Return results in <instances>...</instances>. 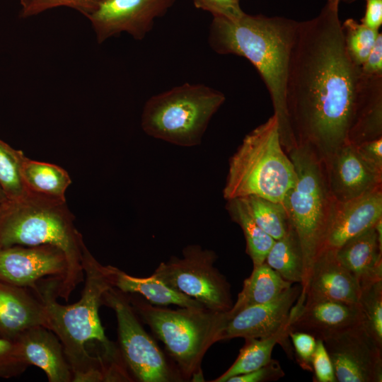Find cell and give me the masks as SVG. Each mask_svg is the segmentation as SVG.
Segmentation results:
<instances>
[{
    "label": "cell",
    "mask_w": 382,
    "mask_h": 382,
    "mask_svg": "<svg viewBox=\"0 0 382 382\" xmlns=\"http://www.w3.org/2000/svg\"><path fill=\"white\" fill-rule=\"evenodd\" d=\"M345 45L352 62L360 66L366 60L380 33L353 18L342 23Z\"/></svg>",
    "instance_id": "cell-31"
},
{
    "label": "cell",
    "mask_w": 382,
    "mask_h": 382,
    "mask_svg": "<svg viewBox=\"0 0 382 382\" xmlns=\"http://www.w3.org/2000/svg\"><path fill=\"white\" fill-rule=\"evenodd\" d=\"M38 325L48 329L50 326L41 300L29 289L0 280V337L13 341L25 330Z\"/></svg>",
    "instance_id": "cell-20"
},
{
    "label": "cell",
    "mask_w": 382,
    "mask_h": 382,
    "mask_svg": "<svg viewBox=\"0 0 382 382\" xmlns=\"http://www.w3.org/2000/svg\"><path fill=\"white\" fill-rule=\"evenodd\" d=\"M335 253L360 288L382 279V241L374 226L347 241Z\"/></svg>",
    "instance_id": "cell-22"
},
{
    "label": "cell",
    "mask_w": 382,
    "mask_h": 382,
    "mask_svg": "<svg viewBox=\"0 0 382 382\" xmlns=\"http://www.w3.org/2000/svg\"><path fill=\"white\" fill-rule=\"evenodd\" d=\"M226 209L232 221L241 228L246 242V252L253 267L265 261L274 239L262 231L251 216L243 198L226 200Z\"/></svg>",
    "instance_id": "cell-28"
},
{
    "label": "cell",
    "mask_w": 382,
    "mask_h": 382,
    "mask_svg": "<svg viewBox=\"0 0 382 382\" xmlns=\"http://www.w3.org/2000/svg\"><path fill=\"white\" fill-rule=\"evenodd\" d=\"M23 153L0 139V187L8 200L15 201L28 197L30 192L26 187L21 170Z\"/></svg>",
    "instance_id": "cell-30"
},
{
    "label": "cell",
    "mask_w": 382,
    "mask_h": 382,
    "mask_svg": "<svg viewBox=\"0 0 382 382\" xmlns=\"http://www.w3.org/2000/svg\"><path fill=\"white\" fill-rule=\"evenodd\" d=\"M357 0H340V1H343L347 4H352Z\"/></svg>",
    "instance_id": "cell-44"
},
{
    "label": "cell",
    "mask_w": 382,
    "mask_h": 382,
    "mask_svg": "<svg viewBox=\"0 0 382 382\" xmlns=\"http://www.w3.org/2000/svg\"><path fill=\"white\" fill-rule=\"evenodd\" d=\"M382 137V75L361 73L356 94L347 142L357 146Z\"/></svg>",
    "instance_id": "cell-21"
},
{
    "label": "cell",
    "mask_w": 382,
    "mask_h": 382,
    "mask_svg": "<svg viewBox=\"0 0 382 382\" xmlns=\"http://www.w3.org/2000/svg\"><path fill=\"white\" fill-rule=\"evenodd\" d=\"M313 381L316 382H337L334 367L324 343L317 340L312 361Z\"/></svg>",
    "instance_id": "cell-37"
},
{
    "label": "cell",
    "mask_w": 382,
    "mask_h": 382,
    "mask_svg": "<svg viewBox=\"0 0 382 382\" xmlns=\"http://www.w3.org/2000/svg\"><path fill=\"white\" fill-rule=\"evenodd\" d=\"M67 267L64 253L53 245H13L0 249V280L16 286L33 290L46 277L59 278L61 283Z\"/></svg>",
    "instance_id": "cell-13"
},
{
    "label": "cell",
    "mask_w": 382,
    "mask_h": 382,
    "mask_svg": "<svg viewBox=\"0 0 382 382\" xmlns=\"http://www.w3.org/2000/svg\"><path fill=\"white\" fill-rule=\"evenodd\" d=\"M381 219L382 187L350 200H334L320 250H337Z\"/></svg>",
    "instance_id": "cell-16"
},
{
    "label": "cell",
    "mask_w": 382,
    "mask_h": 382,
    "mask_svg": "<svg viewBox=\"0 0 382 382\" xmlns=\"http://www.w3.org/2000/svg\"><path fill=\"white\" fill-rule=\"evenodd\" d=\"M361 23L376 30L382 25V0H366V10Z\"/></svg>",
    "instance_id": "cell-41"
},
{
    "label": "cell",
    "mask_w": 382,
    "mask_h": 382,
    "mask_svg": "<svg viewBox=\"0 0 382 382\" xmlns=\"http://www.w3.org/2000/svg\"><path fill=\"white\" fill-rule=\"evenodd\" d=\"M85 244L66 201L34 192L8 200L0 209V249L13 245H50L63 251L67 272L57 294L68 301L83 278L82 248Z\"/></svg>",
    "instance_id": "cell-4"
},
{
    "label": "cell",
    "mask_w": 382,
    "mask_h": 382,
    "mask_svg": "<svg viewBox=\"0 0 382 382\" xmlns=\"http://www.w3.org/2000/svg\"><path fill=\"white\" fill-rule=\"evenodd\" d=\"M265 262L286 281L299 284L301 288L304 286L306 273L303 252L291 225L282 238L274 241Z\"/></svg>",
    "instance_id": "cell-27"
},
{
    "label": "cell",
    "mask_w": 382,
    "mask_h": 382,
    "mask_svg": "<svg viewBox=\"0 0 382 382\" xmlns=\"http://www.w3.org/2000/svg\"><path fill=\"white\" fill-rule=\"evenodd\" d=\"M361 72L347 54L338 11L327 4L299 21L285 86L289 125L296 146L326 163L348 144Z\"/></svg>",
    "instance_id": "cell-1"
},
{
    "label": "cell",
    "mask_w": 382,
    "mask_h": 382,
    "mask_svg": "<svg viewBox=\"0 0 382 382\" xmlns=\"http://www.w3.org/2000/svg\"><path fill=\"white\" fill-rule=\"evenodd\" d=\"M340 2V0H328L326 4L330 8L334 11H338Z\"/></svg>",
    "instance_id": "cell-42"
},
{
    "label": "cell",
    "mask_w": 382,
    "mask_h": 382,
    "mask_svg": "<svg viewBox=\"0 0 382 382\" xmlns=\"http://www.w3.org/2000/svg\"><path fill=\"white\" fill-rule=\"evenodd\" d=\"M354 146L364 162L376 173L382 175V137Z\"/></svg>",
    "instance_id": "cell-39"
},
{
    "label": "cell",
    "mask_w": 382,
    "mask_h": 382,
    "mask_svg": "<svg viewBox=\"0 0 382 382\" xmlns=\"http://www.w3.org/2000/svg\"><path fill=\"white\" fill-rule=\"evenodd\" d=\"M126 294L135 312L164 344L180 375L192 381H203L202 359L209 347L219 341L228 320L227 311L204 307L170 309L153 305L137 294Z\"/></svg>",
    "instance_id": "cell-6"
},
{
    "label": "cell",
    "mask_w": 382,
    "mask_h": 382,
    "mask_svg": "<svg viewBox=\"0 0 382 382\" xmlns=\"http://www.w3.org/2000/svg\"><path fill=\"white\" fill-rule=\"evenodd\" d=\"M296 182L282 204L300 242L305 265V284L321 250L334 202L328 187L325 165L308 148L296 146L288 154Z\"/></svg>",
    "instance_id": "cell-8"
},
{
    "label": "cell",
    "mask_w": 382,
    "mask_h": 382,
    "mask_svg": "<svg viewBox=\"0 0 382 382\" xmlns=\"http://www.w3.org/2000/svg\"><path fill=\"white\" fill-rule=\"evenodd\" d=\"M225 100L224 94L216 89L185 83L149 98L143 108L141 126L155 139L180 146H197Z\"/></svg>",
    "instance_id": "cell-7"
},
{
    "label": "cell",
    "mask_w": 382,
    "mask_h": 382,
    "mask_svg": "<svg viewBox=\"0 0 382 382\" xmlns=\"http://www.w3.org/2000/svg\"><path fill=\"white\" fill-rule=\"evenodd\" d=\"M8 201L6 196L3 192L2 189L0 187V204H2Z\"/></svg>",
    "instance_id": "cell-43"
},
{
    "label": "cell",
    "mask_w": 382,
    "mask_h": 382,
    "mask_svg": "<svg viewBox=\"0 0 382 382\" xmlns=\"http://www.w3.org/2000/svg\"><path fill=\"white\" fill-rule=\"evenodd\" d=\"M21 170L23 180L30 192L66 201V192L71 180L65 169L53 163L30 159L23 154Z\"/></svg>",
    "instance_id": "cell-26"
},
{
    "label": "cell",
    "mask_w": 382,
    "mask_h": 382,
    "mask_svg": "<svg viewBox=\"0 0 382 382\" xmlns=\"http://www.w3.org/2000/svg\"><path fill=\"white\" fill-rule=\"evenodd\" d=\"M296 361L301 369L312 372V361L316 348L317 340L311 335L303 332H290Z\"/></svg>",
    "instance_id": "cell-35"
},
{
    "label": "cell",
    "mask_w": 382,
    "mask_h": 382,
    "mask_svg": "<svg viewBox=\"0 0 382 382\" xmlns=\"http://www.w3.org/2000/svg\"><path fill=\"white\" fill-rule=\"evenodd\" d=\"M294 317L290 332H303L323 340L364 322L358 304L306 297L300 294L292 307Z\"/></svg>",
    "instance_id": "cell-14"
},
{
    "label": "cell",
    "mask_w": 382,
    "mask_h": 382,
    "mask_svg": "<svg viewBox=\"0 0 382 382\" xmlns=\"http://www.w3.org/2000/svg\"><path fill=\"white\" fill-rule=\"evenodd\" d=\"M291 310L290 320L275 333L264 337L245 339V343L233 364L222 375L212 381L227 382L233 376L266 365L272 359V350L277 344L281 345L289 357L291 358L293 351L289 341V325L294 317Z\"/></svg>",
    "instance_id": "cell-24"
},
{
    "label": "cell",
    "mask_w": 382,
    "mask_h": 382,
    "mask_svg": "<svg viewBox=\"0 0 382 382\" xmlns=\"http://www.w3.org/2000/svg\"><path fill=\"white\" fill-rule=\"evenodd\" d=\"M284 370L278 361L272 359L266 365L254 371L230 378L227 382H267L284 377Z\"/></svg>",
    "instance_id": "cell-38"
},
{
    "label": "cell",
    "mask_w": 382,
    "mask_h": 382,
    "mask_svg": "<svg viewBox=\"0 0 382 382\" xmlns=\"http://www.w3.org/2000/svg\"><path fill=\"white\" fill-rule=\"evenodd\" d=\"M84 286L81 298L63 305L57 301L60 279L46 277L32 290L42 302L49 329L60 340L72 372V382L127 381L123 364L94 354L112 350L117 346L109 340L99 316L105 293L113 287L108 265H101L86 244L82 248Z\"/></svg>",
    "instance_id": "cell-2"
},
{
    "label": "cell",
    "mask_w": 382,
    "mask_h": 382,
    "mask_svg": "<svg viewBox=\"0 0 382 382\" xmlns=\"http://www.w3.org/2000/svg\"><path fill=\"white\" fill-rule=\"evenodd\" d=\"M243 198L256 224L274 240L282 238L290 224L282 202H276L261 197L250 195Z\"/></svg>",
    "instance_id": "cell-29"
},
{
    "label": "cell",
    "mask_w": 382,
    "mask_h": 382,
    "mask_svg": "<svg viewBox=\"0 0 382 382\" xmlns=\"http://www.w3.org/2000/svg\"><path fill=\"white\" fill-rule=\"evenodd\" d=\"M296 178L280 141L278 120L272 115L245 136L230 158L223 197L228 200L255 195L282 202Z\"/></svg>",
    "instance_id": "cell-5"
},
{
    "label": "cell",
    "mask_w": 382,
    "mask_h": 382,
    "mask_svg": "<svg viewBox=\"0 0 382 382\" xmlns=\"http://www.w3.org/2000/svg\"><path fill=\"white\" fill-rule=\"evenodd\" d=\"M324 165L330 192L336 202L350 200L382 187V175L372 170L350 144L342 146Z\"/></svg>",
    "instance_id": "cell-17"
},
{
    "label": "cell",
    "mask_w": 382,
    "mask_h": 382,
    "mask_svg": "<svg viewBox=\"0 0 382 382\" xmlns=\"http://www.w3.org/2000/svg\"><path fill=\"white\" fill-rule=\"evenodd\" d=\"M363 74L382 75V34L379 33L374 47L364 63L360 66Z\"/></svg>",
    "instance_id": "cell-40"
},
{
    "label": "cell",
    "mask_w": 382,
    "mask_h": 382,
    "mask_svg": "<svg viewBox=\"0 0 382 382\" xmlns=\"http://www.w3.org/2000/svg\"><path fill=\"white\" fill-rule=\"evenodd\" d=\"M22 359L42 369L50 382H72V372L57 336L38 325L23 332L15 340Z\"/></svg>",
    "instance_id": "cell-19"
},
{
    "label": "cell",
    "mask_w": 382,
    "mask_h": 382,
    "mask_svg": "<svg viewBox=\"0 0 382 382\" xmlns=\"http://www.w3.org/2000/svg\"><path fill=\"white\" fill-rule=\"evenodd\" d=\"M358 305L364 325L377 342L382 345V279L360 288Z\"/></svg>",
    "instance_id": "cell-32"
},
{
    "label": "cell",
    "mask_w": 382,
    "mask_h": 382,
    "mask_svg": "<svg viewBox=\"0 0 382 382\" xmlns=\"http://www.w3.org/2000/svg\"><path fill=\"white\" fill-rule=\"evenodd\" d=\"M301 294L310 298L358 304L360 286L338 261L335 251L322 250L312 265L306 285Z\"/></svg>",
    "instance_id": "cell-18"
},
{
    "label": "cell",
    "mask_w": 382,
    "mask_h": 382,
    "mask_svg": "<svg viewBox=\"0 0 382 382\" xmlns=\"http://www.w3.org/2000/svg\"><path fill=\"white\" fill-rule=\"evenodd\" d=\"M298 23L282 16L245 13L236 20L213 17L208 35L214 52L245 57L258 71L270 93L287 154L296 147L287 118L285 86Z\"/></svg>",
    "instance_id": "cell-3"
},
{
    "label": "cell",
    "mask_w": 382,
    "mask_h": 382,
    "mask_svg": "<svg viewBox=\"0 0 382 382\" xmlns=\"http://www.w3.org/2000/svg\"><path fill=\"white\" fill-rule=\"evenodd\" d=\"M21 5V17L28 18L45 11L67 6L76 9L84 16L91 11L98 0H19Z\"/></svg>",
    "instance_id": "cell-33"
},
{
    "label": "cell",
    "mask_w": 382,
    "mask_h": 382,
    "mask_svg": "<svg viewBox=\"0 0 382 382\" xmlns=\"http://www.w3.org/2000/svg\"><path fill=\"white\" fill-rule=\"evenodd\" d=\"M175 1L98 0L85 16L100 44L121 33L140 40L152 30L155 20L163 16Z\"/></svg>",
    "instance_id": "cell-12"
},
{
    "label": "cell",
    "mask_w": 382,
    "mask_h": 382,
    "mask_svg": "<svg viewBox=\"0 0 382 382\" xmlns=\"http://www.w3.org/2000/svg\"><path fill=\"white\" fill-rule=\"evenodd\" d=\"M29 365L21 357L14 341L0 337V378L22 374Z\"/></svg>",
    "instance_id": "cell-34"
},
{
    "label": "cell",
    "mask_w": 382,
    "mask_h": 382,
    "mask_svg": "<svg viewBox=\"0 0 382 382\" xmlns=\"http://www.w3.org/2000/svg\"><path fill=\"white\" fill-rule=\"evenodd\" d=\"M338 382H381L382 345L364 322L323 340Z\"/></svg>",
    "instance_id": "cell-11"
},
{
    "label": "cell",
    "mask_w": 382,
    "mask_h": 382,
    "mask_svg": "<svg viewBox=\"0 0 382 382\" xmlns=\"http://www.w3.org/2000/svg\"><path fill=\"white\" fill-rule=\"evenodd\" d=\"M291 283L281 277L265 262L253 267L250 275L246 278L237 300L227 311L228 318L241 310L268 302L290 287Z\"/></svg>",
    "instance_id": "cell-25"
},
{
    "label": "cell",
    "mask_w": 382,
    "mask_h": 382,
    "mask_svg": "<svg viewBox=\"0 0 382 382\" xmlns=\"http://www.w3.org/2000/svg\"><path fill=\"white\" fill-rule=\"evenodd\" d=\"M1 204H0V209H1Z\"/></svg>",
    "instance_id": "cell-45"
},
{
    "label": "cell",
    "mask_w": 382,
    "mask_h": 382,
    "mask_svg": "<svg viewBox=\"0 0 382 382\" xmlns=\"http://www.w3.org/2000/svg\"><path fill=\"white\" fill-rule=\"evenodd\" d=\"M103 304L113 310L117 325L118 348L133 378L141 382H170L180 379L163 353L139 321L126 294L108 290Z\"/></svg>",
    "instance_id": "cell-10"
},
{
    "label": "cell",
    "mask_w": 382,
    "mask_h": 382,
    "mask_svg": "<svg viewBox=\"0 0 382 382\" xmlns=\"http://www.w3.org/2000/svg\"><path fill=\"white\" fill-rule=\"evenodd\" d=\"M214 251L190 245L183 256L161 262L154 274L177 291L199 302L204 308L226 312L232 306L231 286L214 266Z\"/></svg>",
    "instance_id": "cell-9"
},
{
    "label": "cell",
    "mask_w": 382,
    "mask_h": 382,
    "mask_svg": "<svg viewBox=\"0 0 382 382\" xmlns=\"http://www.w3.org/2000/svg\"><path fill=\"white\" fill-rule=\"evenodd\" d=\"M113 287L125 294L141 295L149 303L158 306L204 307L195 299L175 291L154 274L146 277L132 276L108 265Z\"/></svg>",
    "instance_id": "cell-23"
},
{
    "label": "cell",
    "mask_w": 382,
    "mask_h": 382,
    "mask_svg": "<svg viewBox=\"0 0 382 382\" xmlns=\"http://www.w3.org/2000/svg\"><path fill=\"white\" fill-rule=\"evenodd\" d=\"M191 1L197 8L209 12L213 17L236 20L245 13L240 6V0Z\"/></svg>",
    "instance_id": "cell-36"
},
{
    "label": "cell",
    "mask_w": 382,
    "mask_h": 382,
    "mask_svg": "<svg viewBox=\"0 0 382 382\" xmlns=\"http://www.w3.org/2000/svg\"><path fill=\"white\" fill-rule=\"evenodd\" d=\"M301 291V285H291L268 302L241 310L227 320L219 341L260 338L275 333L290 320L291 310Z\"/></svg>",
    "instance_id": "cell-15"
}]
</instances>
